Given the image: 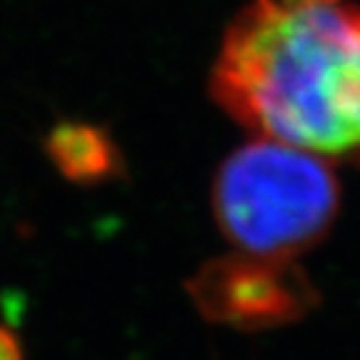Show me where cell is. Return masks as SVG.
<instances>
[{"instance_id": "obj_4", "label": "cell", "mask_w": 360, "mask_h": 360, "mask_svg": "<svg viewBox=\"0 0 360 360\" xmlns=\"http://www.w3.org/2000/svg\"><path fill=\"white\" fill-rule=\"evenodd\" d=\"M45 153L70 183L96 186L120 175V148L105 128L93 123H58L45 138Z\"/></svg>"}, {"instance_id": "obj_1", "label": "cell", "mask_w": 360, "mask_h": 360, "mask_svg": "<svg viewBox=\"0 0 360 360\" xmlns=\"http://www.w3.org/2000/svg\"><path fill=\"white\" fill-rule=\"evenodd\" d=\"M210 88L258 138L360 163V0H250Z\"/></svg>"}, {"instance_id": "obj_5", "label": "cell", "mask_w": 360, "mask_h": 360, "mask_svg": "<svg viewBox=\"0 0 360 360\" xmlns=\"http://www.w3.org/2000/svg\"><path fill=\"white\" fill-rule=\"evenodd\" d=\"M0 360H22V350L18 338L8 328L0 326Z\"/></svg>"}, {"instance_id": "obj_3", "label": "cell", "mask_w": 360, "mask_h": 360, "mask_svg": "<svg viewBox=\"0 0 360 360\" xmlns=\"http://www.w3.org/2000/svg\"><path fill=\"white\" fill-rule=\"evenodd\" d=\"M186 290L205 321L258 333L300 323L321 292L295 258L220 255L188 278Z\"/></svg>"}, {"instance_id": "obj_2", "label": "cell", "mask_w": 360, "mask_h": 360, "mask_svg": "<svg viewBox=\"0 0 360 360\" xmlns=\"http://www.w3.org/2000/svg\"><path fill=\"white\" fill-rule=\"evenodd\" d=\"M340 183L326 158L255 138L225 158L213 213L240 253L298 258L326 240L340 213Z\"/></svg>"}]
</instances>
